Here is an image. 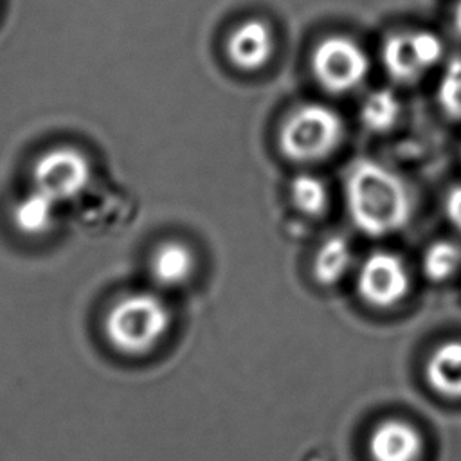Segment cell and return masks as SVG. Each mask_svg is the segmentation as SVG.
Here are the masks:
<instances>
[{
    "label": "cell",
    "instance_id": "12",
    "mask_svg": "<svg viewBox=\"0 0 461 461\" xmlns=\"http://www.w3.org/2000/svg\"><path fill=\"white\" fill-rule=\"evenodd\" d=\"M194 268L191 250L178 241L162 243L151 258V276L162 286H178L189 279Z\"/></svg>",
    "mask_w": 461,
    "mask_h": 461
},
{
    "label": "cell",
    "instance_id": "11",
    "mask_svg": "<svg viewBox=\"0 0 461 461\" xmlns=\"http://www.w3.org/2000/svg\"><path fill=\"white\" fill-rule=\"evenodd\" d=\"M58 205H59L58 202L32 189L14 203L11 211V218L14 227L22 234L32 236V238L45 236L56 225Z\"/></svg>",
    "mask_w": 461,
    "mask_h": 461
},
{
    "label": "cell",
    "instance_id": "2",
    "mask_svg": "<svg viewBox=\"0 0 461 461\" xmlns=\"http://www.w3.org/2000/svg\"><path fill=\"white\" fill-rule=\"evenodd\" d=\"M169 328V310L160 297L137 292L121 297L106 313L104 333L121 353L137 357L151 351Z\"/></svg>",
    "mask_w": 461,
    "mask_h": 461
},
{
    "label": "cell",
    "instance_id": "4",
    "mask_svg": "<svg viewBox=\"0 0 461 461\" xmlns=\"http://www.w3.org/2000/svg\"><path fill=\"white\" fill-rule=\"evenodd\" d=\"M367 70L369 59L364 49L342 34L324 38L312 52V72L317 83L333 94L357 88Z\"/></svg>",
    "mask_w": 461,
    "mask_h": 461
},
{
    "label": "cell",
    "instance_id": "17",
    "mask_svg": "<svg viewBox=\"0 0 461 461\" xmlns=\"http://www.w3.org/2000/svg\"><path fill=\"white\" fill-rule=\"evenodd\" d=\"M438 103L448 117L461 119V56L447 63L438 85Z\"/></svg>",
    "mask_w": 461,
    "mask_h": 461
},
{
    "label": "cell",
    "instance_id": "5",
    "mask_svg": "<svg viewBox=\"0 0 461 461\" xmlns=\"http://www.w3.org/2000/svg\"><path fill=\"white\" fill-rule=\"evenodd\" d=\"M90 182L88 158L72 146H56L41 153L32 166V189L63 203L79 196Z\"/></svg>",
    "mask_w": 461,
    "mask_h": 461
},
{
    "label": "cell",
    "instance_id": "16",
    "mask_svg": "<svg viewBox=\"0 0 461 461\" xmlns=\"http://www.w3.org/2000/svg\"><path fill=\"white\" fill-rule=\"evenodd\" d=\"M423 272L432 281L452 277L461 267V247L448 240L434 241L423 252Z\"/></svg>",
    "mask_w": 461,
    "mask_h": 461
},
{
    "label": "cell",
    "instance_id": "14",
    "mask_svg": "<svg viewBox=\"0 0 461 461\" xmlns=\"http://www.w3.org/2000/svg\"><path fill=\"white\" fill-rule=\"evenodd\" d=\"M400 117V103L391 90L371 92L360 106V121L371 131L391 130Z\"/></svg>",
    "mask_w": 461,
    "mask_h": 461
},
{
    "label": "cell",
    "instance_id": "10",
    "mask_svg": "<svg viewBox=\"0 0 461 461\" xmlns=\"http://www.w3.org/2000/svg\"><path fill=\"white\" fill-rule=\"evenodd\" d=\"M425 380L436 394L461 400V339L445 340L429 355Z\"/></svg>",
    "mask_w": 461,
    "mask_h": 461
},
{
    "label": "cell",
    "instance_id": "13",
    "mask_svg": "<svg viewBox=\"0 0 461 461\" xmlns=\"http://www.w3.org/2000/svg\"><path fill=\"white\" fill-rule=\"evenodd\" d=\"M351 265V249L346 238L331 236L313 258V277L322 286L337 285Z\"/></svg>",
    "mask_w": 461,
    "mask_h": 461
},
{
    "label": "cell",
    "instance_id": "7",
    "mask_svg": "<svg viewBox=\"0 0 461 461\" xmlns=\"http://www.w3.org/2000/svg\"><path fill=\"white\" fill-rule=\"evenodd\" d=\"M411 277L403 261L387 250H376L358 268L357 290L375 308H391L405 299Z\"/></svg>",
    "mask_w": 461,
    "mask_h": 461
},
{
    "label": "cell",
    "instance_id": "6",
    "mask_svg": "<svg viewBox=\"0 0 461 461\" xmlns=\"http://www.w3.org/2000/svg\"><path fill=\"white\" fill-rule=\"evenodd\" d=\"M443 56L441 40L430 31L394 32L382 45V61L387 74L400 81H416Z\"/></svg>",
    "mask_w": 461,
    "mask_h": 461
},
{
    "label": "cell",
    "instance_id": "18",
    "mask_svg": "<svg viewBox=\"0 0 461 461\" xmlns=\"http://www.w3.org/2000/svg\"><path fill=\"white\" fill-rule=\"evenodd\" d=\"M445 214L450 223L461 230V184L454 185L445 196Z\"/></svg>",
    "mask_w": 461,
    "mask_h": 461
},
{
    "label": "cell",
    "instance_id": "1",
    "mask_svg": "<svg viewBox=\"0 0 461 461\" xmlns=\"http://www.w3.org/2000/svg\"><path fill=\"white\" fill-rule=\"evenodd\" d=\"M346 203L357 229L375 238L400 230L411 218L405 182L369 158L351 166L346 176Z\"/></svg>",
    "mask_w": 461,
    "mask_h": 461
},
{
    "label": "cell",
    "instance_id": "19",
    "mask_svg": "<svg viewBox=\"0 0 461 461\" xmlns=\"http://www.w3.org/2000/svg\"><path fill=\"white\" fill-rule=\"evenodd\" d=\"M454 29L457 31V34L461 36V0L456 4L454 7Z\"/></svg>",
    "mask_w": 461,
    "mask_h": 461
},
{
    "label": "cell",
    "instance_id": "15",
    "mask_svg": "<svg viewBox=\"0 0 461 461\" xmlns=\"http://www.w3.org/2000/svg\"><path fill=\"white\" fill-rule=\"evenodd\" d=\"M290 200L306 216H319L328 205V191L321 178L303 173L290 182Z\"/></svg>",
    "mask_w": 461,
    "mask_h": 461
},
{
    "label": "cell",
    "instance_id": "9",
    "mask_svg": "<svg viewBox=\"0 0 461 461\" xmlns=\"http://www.w3.org/2000/svg\"><path fill=\"white\" fill-rule=\"evenodd\" d=\"M227 56L241 70H259L274 52V34L263 20H245L227 40Z\"/></svg>",
    "mask_w": 461,
    "mask_h": 461
},
{
    "label": "cell",
    "instance_id": "3",
    "mask_svg": "<svg viewBox=\"0 0 461 461\" xmlns=\"http://www.w3.org/2000/svg\"><path fill=\"white\" fill-rule=\"evenodd\" d=\"M342 133V119L333 108L306 103L285 119L279 130V148L290 160L313 162L333 153Z\"/></svg>",
    "mask_w": 461,
    "mask_h": 461
},
{
    "label": "cell",
    "instance_id": "8",
    "mask_svg": "<svg viewBox=\"0 0 461 461\" xmlns=\"http://www.w3.org/2000/svg\"><path fill=\"white\" fill-rule=\"evenodd\" d=\"M423 452L421 432L409 421L387 418L367 436L371 461H420Z\"/></svg>",
    "mask_w": 461,
    "mask_h": 461
}]
</instances>
